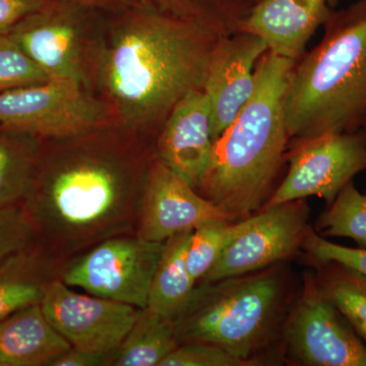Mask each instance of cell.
<instances>
[{
	"instance_id": "6da1fadb",
	"label": "cell",
	"mask_w": 366,
	"mask_h": 366,
	"mask_svg": "<svg viewBox=\"0 0 366 366\" xmlns=\"http://www.w3.org/2000/svg\"><path fill=\"white\" fill-rule=\"evenodd\" d=\"M153 155L154 150L108 127L43 139L24 203L37 242L66 262L108 238L136 233Z\"/></svg>"
},
{
	"instance_id": "7a4b0ae2",
	"label": "cell",
	"mask_w": 366,
	"mask_h": 366,
	"mask_svg": "<svg viewBox=\"0 0 366 366\" xmlns=\"http://www.w3.org/2000/svg\"><path fill=\"white\" fill-rule=\"evenodd\" d=\"M122 11L101 39L93 85L118 124L161 131L183 98L204 90L221 36L144 0Z\"/></svg>"
},
{
	"instance_id": "3957f363",
	"label": "cell",
	"mask_w": 366,
	"mask_h": 366,
	"mask_svg": "<svg viewBox=\"0 0 366 366\" xmlns=\"http://www.w3.org/2000/svg\"><path fill=\"white\" fill-rule=\"evenodd\" d=\"M295 64L264 52L255 66L252 97L214 142L197 192L232 221L249 218L273 194L289 144L284 99Z\"/></svg>"
},
{
	"instance_id": "277c9868",
	"label": "cell",
	"mask_w": 366,
	"mask_h": 366,
	"mask_svg": "<svg viewBox=\"0 0 366 366\" xmlns=\"http://www.w3.org/2000/svg\"><path fill=\"white\" fill-rule=\"evenodd\" d=\"M322 26V41L296 61L286 91L289 144L366 129V0L332 9Z\"/></svg>"
},
{
	"instance_id": "5b68a950",
	"label": "cell",
	"mask_w": 366,
	"mask_h": 366,
	"mask_svg": "<svg viewBox=\"0 0 366 366\" xmlns=\"http://www.w3.org/2000/svg\"><path fill=\"white\" fill-rule=\"evenodd\" d=\"M282 292L274 271L197 283L175 317L178 341L212 344L252 362L274 334Z\"/></svg>"
},
{
	"instance_id": "8992f818",
	"label": "cell",
	"mask_w": 366,
	"mask_h": 366,
	"mask_svg": "<svg viewBox=\"0 0 366 366\" xmlns=\"http://www.w3.org/2000/svg\"><path fill=\"white\" fill-rule=\"evenodd\" d=\"M74 0H55L9 32L50 79L74 81L91 91L102 36L93 11Z\"/></svg>"
},
{
	"instance_id": "52a82bcc",
	"label": "cell",
	"mask_w": 366,
	"mask_h": 366,
	"mask_svg": "<svg viewBox=\"0 0 366 366\" xmlns=\"http://www.w3.org/2000/svg\"><path fill=\"white\" fill-rule=\"evenodd\" d=\"M112 122L104 101L74 81L49 79L0 93V127L42 139L81 136Z\"/></svg>"
},
{
	"instance_id": "ba28073f",
	"label": "cell",
	"mask_w": 366,
	"mask_h": 366,
	"mask_svg": "<svg viewBox=\"0 0 366 366\" xmlns=\"http://www.w3.org/2000/svg\"><path fill=\"white\" fill-rule=\"evenodd\" d=\"M164 244L136 233L114 236L66 261L59 279L88 295L144 308Z\"/></svg>"
},
{
	"instance_id": "9c48e42d",
	"label": "cell",
	"mask_w": 366,
	"mask_h": 366,
	"mask_svg": "<svg viewBox=\"0 0 366 366\" xmlns=\"http://www.w3.org/2000/svg\"><path fill=\"white\" fill-rule=\"evenodd\" d=\"M288 147L287 175L262 209L312 196L332 204L346 184L366 170V129L324 134Z\"/></svg>"
},
{
	"instance_id": "30bf717a",
	"label": "cell",
	"mask_w": 366,
	"mask_h": 366,
	"mask_svg": "<svg viewBox=\"0 0 366 366\" xmlns=\"http://www.w3.org/2000/svg\"><path fill=\"white\" fill-rule=\"evenodd\" d=\"M291 357L308 366H366V345L307 276L285 326Z\"/></svg>"
},
{
	"instance_id": "8fae6325",
	"label": "cell",
	"mask_w": 366,
	"mask_h": 366,
	"mask_svg": "<svg viewBox=\"0 0 366 366\" xmlns=\"http://www.w3.org/2000/svg\"><path fill=\"white\" fill-rule=\"evenodd\" d=\"M310 212L305 199H296L262 209L261 213L249 217L242 232L197 283L264 271L291 257L301 247L310 228Z\"/></svg>"
},
{
	"instance_id": "7c38bea8",
	"label": "cell",
	"mask_w": 366,
	"mask_h": 366,
	"mask_svg": "<svg viewBox=\"0 0 366 366\" xmlns=\"http://www.w3.org/2000/svg\"><path fill=\"white\" fill-rule=\"evenodd\" d=\"M48 322L74 348L115 352L132 329L139 308L76 292L60 279L51 282L41 302Z\"/></svg>"
},
{
	"instance_id": "4fadbf2b",
	"label": "cell",
	"mask_w": 366,
	"mask_h": 366,
	"mask_svg": "<svg viewBox=\"0 0 366 366\" xmlns=\"http://www.w3.org/2000/svg\"><path fill=\"white\" fill-rule=\"evenodd\" d=\"M232 222L227 213L199 194L184 178L152 158L139 206L136 234L165 242L209 221Z\"/></svg>"
},
{
	"instance_id": "5bb4252c",
	"label": "cell",
	"mask_w": 366,
	"mask_h": 366,
	"mask_svg": "<svg viewBox=\"0 0 366 366\" xmlns=\"http://www.w3.org/2000/svg\"><path fill=\"white\" fill-rule=\"evenodd\" d=\"M268 46L254 34L237 32L217 43L204 92L212 106L215 142L249 102L255 85V66Z\"/></svg>"
},
{
	"instance_id": "9a60e30c",
	"label": "cell",
	"mask_w": 366,
	"mask_h": 366,
	"mask_svg": "<svg viewBox=\"0 0 366 366\" xmlns=\"http://www.w3.org/2000/svg\"><path fill=\"white\" fill-rule=\"evenodd\" d=\"M212 106L204 90L182 99L159 132L154 157L177 172L197 190L213 153Z\"/></svg>"
},
{
	"instance_id": "2e32d148",
	"label": "cell",
	"mask_w": 366,
	"mask_h": 366,
	"mask_svg": "<svg viewBox=\"0 0 366 366\" xmlns=\"http://www.w3.org/2000/svg\"><path fill=\"white\" fill-rule=\"evenodd\" d=\"M331 9L327 0H261L238 32L254 34L264 41L269 52L298 61Z\"/></svg>"
},
{
	"instance_id": "e0dca14e",
	"label": "cell",
	"mask_w": 366,
	"mask_h": 366,
	"mask_svg": "<svg viewBox=\"0 0 366 366\" xmlns=\"http://www.w3.org/2000/svg\"><path fill=\"white\" fill-rule=\"evenodd\" d=\"M71 347L48 322L41 305L0 320V366H49Z\"/></svg>"
},
{
	"instance_id": "ac0fdd59",
	"label": "cell",
	"mask_w": 366,
	"mask_h": 366,
	"mask_svg": "<svg viewBox=\"0 0 366 366\" xmlns=\"http://www.w3.org/2000/svg\"><path fill=\"white\" fill-rule=\"evenodd\" d=\"M64 264L36 242L0 264V320L41 305L48 286L60 278Z\"/></svg>"
},
{
	"instance_id": "d6986e66",
	"label": "cell",
	"mask_w": 366,
	"mask_h": 366,
	"mask_svg": "<svg viewBox=\"0 0 366 366\" xmlns=\"http://www.w3.org/2000/svg\"><path fill=\"white\" fill-rule=\"evenodd\" d=\"M43 139L0 127V209L24 204L32 189Z\"/></svg>"
},
{
	"instance_id": "ffe728a7",
	"label": "cell",
	"mask_w": 366,
	"mask_h": 366,
	"mask_svg": "<svg viewBox=\"0 0 366 366\" xmlns=\"http://www.w3.org/2000/svg\"><path fill=\"white\" fill-rule=\"evenodd\" d=\"M192 231L166 240L149 293L147 307L173 320L196 286L187 264V250Z\"/></svg>"
},
{
	"instance_id": "44dd1931",
	"label": "cell",
	"mask_w": 366,
	"mask_h": 366,
	"mask_svg": "<svg viewBox=\"0 0 366 366\" xmlns=\"http://www.w3.org/2000/svg\"><path fill=\"white\" fill-rule=\"evenodd\" d=\"M179 345L174 320L139 308L132 329L115 351L112 366H160Z\"/></svg>"
},
{
	"instance_id": "7402d4cb",
	"label": "cell",
	"mask_w": 366,
	"mask_h": 366,
	"mask_svg": "<svg viewBox=\"0 0 366 366\" xmlns=\"http://www.w3.org/2000/svg\"><path fill=\"white\" fill-rule=\"evenodd\" d=\"M161 13L204 26L221 37L239 31L255 0H144Z\"/></svg>"
},
{
	"instance_id": "603a6c76",
	"label": "cell",
	"mask_w": 366,
	"mask_h": 366,
	"mask_svg": "<svg viewBox=\"0 0 366 366\" xmlns=\"http://www.w3.org/2000/svg\"><path fill=\"white\" fill-rule=\"evenodd\" d=\"M317 283L322 295L348 320L366 345V277L336 262H322Z\"/></svg>"
},
{
	"instance_id": "cb8c5ba5",
	"label": "cell",
	"mask_w": 366,
	"mask_h": 366,
	"mask_svg": "<svg viewBox=\"0 0 366 366\" xmlns=\"http://www.w3.org/2000/svg\"><path fill=\"white\" fill-rule=\"evenodd\" d=\"M322 237H348L366 249V196L353 182L346 184L317 221Z\"/></svg>"
},
{
	"instance_id": "d4e9b609",
	"label": "cell",
	"mask_w": 366,
	"mask_h": 366,
	"mask_svg": "<svg viewBox=\"0 0 366 366\" xmlns=\"http://www.w3.org/2000/svg\"><path fill=\"white\" fill-rule=\"evenodd\" d=\"M247 223V218L234 224L229 221H209L192 231L187 250V264L196 284L208 273L226 247L242 232Z\"/></svg>"
},
{
	"instance_id": "484cf974",
	"label": "cell",
	"mask_w": 366,
	"mask_h": 366,
	"mask_svg": "<svg viewBox=\"0 0 366 366\" xmlns=\"http://www.w3.org/2000/svg\"><path fill=\"white\" fill-rule=\"evenodd\" d=\"M49 79L9 34H0V93Z\"/></svg>"
},
{
	"instance_id": "4316f807",
	"label": "cell",
	"mask_w": 366,
	"mask_h": 366,
	"mask_svg": "<svg viewBox=\"0 0 366 366\" xmlns=\"http://www.w3.org/2000/svg\"><path fill=\"white\" fill-rule=\"evenodd\" d=\"M36 242L35 228L24 204L0 209V264Z\"/></svg>"
},
{
	"instance_id": "83f0119b",
	"label": "cell",
	"mask_w": 366,
	"mask_h": 366,
	"mask_svg": "<svg viewBox=\"0 0 366 366\" xmlns=\"http://www.w3.org/2000/svg\"><path fill=\"white\" fill-rule=\"evenodd\" d=\"M224 349L202 342L179 344L160 363V366H240L247 365Z\"/></svg>"
},
{
	"instance_id": "f1b7e54d",
	"label": "cell",
	"mask_w": 366,
	"mask_h": 366,
	"mask_svg": "<svg viewBox=\"0 0 366 366\" xmlns=\"http://www.w3.org/2000/svg\"><path fill=\"white\" fill-rule=\"evenodd\" d=\"M301 247L319 264L339 262L366 277V249H352L336 244L325 239L310 228H308Z\"/></svg>"
},
{
	"instance_id": "f546056e",
	"label": "cell",
	"mask_w": 366,
	"mask_h": 366,
	"mask_svg": "<svg viewBox=\"0 0 366 366\" xmlns=\"http://www.w3.org/2000/svg\"><path fill=\"white\" fill-rule=\"evenodd\" d=\"M55 0H0V34H9L16 24Z\"/></svg>"
},
{
	"instance_id": "4dcf8cb0",
	"label": "cell",
	"mask_w": 366,
	"mask_h": 366,
	"mask_svg": "<svg viewBox=\"0 0 366 366\" xmlns=\"http://www.w3.org/2000/svg\"><path fill=\"white\" fill-rule=\"evenodd\" d=\"M115 352H93L71 347L49 366H112Z\"/></svg>"
},
{
	"instance_id": "1f68e13d",
	"label": "cell",
	"mask_w": 366,
	"mask_h": 366,
	"mask_svg": "<svg viewBox=\"0 0 366 366\" xmlns=\"http://www.w3.org/2000/svg\"><path fill=\"white\" fill-rule=\"evenodd\" d=\"M83 6L98 9H122L136 4L139 0H74Z\"/></svg>"
},
{
	"instance_id": "d6a6232c",
	"label": "cell",
	"mask_w": 366,
	"mask_h": 366,
	"mask_svg": "<svg viewBox=\"0 0 366 366\" xmlns=\"http://www.w3.org/2000/svg\"><path fill=\"white\" fill-rule=\"evenodd\" d=\"M327 4H329L332 9H335V7L338 6L339 0H327Z\"/></svg>"
},
{
	"instance_id": "836d02e7",
	"label": "cell",
	"mask_w": 366,
	"mask_h": 366,
	"mask_svg": "<svg viewBox=\"0 0 366 366\" xmlns=\"http://www.w3.org/2000/svg\"><path fill=\"white\" fill-rule=\"evenodd\" d=\"M259 1H261V0H255V4H257V2H259Z\"/></svg>"
},
{
	"instance_id": "e575fe53",
	"label": "cell",
	"mask_w": 366,
	"mask_h": 366,
	"mask_svg": "<svg viewBox=\"0 0 366 366\" xmlns=\"http://www.w3.org/2000/svg\"><path fill=\"white\" fill-rule=\"evenodd\" d=\"M365 196H366V192H365Z\"/></svg>"
}]
</instances>
